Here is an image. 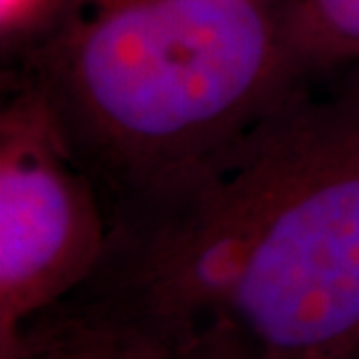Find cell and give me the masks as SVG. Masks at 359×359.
Segmentation results:
<instances>
[{
    "label": "cell",
    "instance_id": "5",
    "mask_svg": "<svg viewBox=\"0 0 359 359\" xmlns=\"http://www.w3.org/2000/svg\"><path fill=\"white\" fill-rule=\"evenodd\" d=\"M287 24L308 75L359 66V0H287Z\"/></svg>",
    "mask_w": 359,
    "mask_h": 359
},
{
    "label": "cell",
    "instance_id": "4",
    "mask_svg": "<svg viewBox=\"0 0 359 359\" xmlns=\"http://www.w3.org/2000/svg\"><path fill=\"white\" fill-rule=\"evenodd\" d=\"M10 359H215L175 350L96 320L75 308L56 306L21 332Z\"/></svg>",
    "mask_w": 359,
    "mask_h": 359
},
{
    "label": "cell",
    "instance_id": "2",
    "mask_svg": "<svg viewBox=\"0 0 359 359\" xmlns=\"http://www.w3.org/2000/svg\"><path fill=\"white\" fill-rule=\"evenodd\" d=\"M26 59L107 212L233 145L308 77L287 0H77Z\"/></svg>",
    "mask_w": 359,
    "mask_h": 359
},
{
    "label": "cell",
    "instance_id": "6",
    "mask_svg": "<svg viewBox=\"0 0 359 359\" xmlns=\"http://www.w3.org/2000/svg\"><path fill=\"white\" fill-rule=\"evenodd\" d=\"M77 0H0L3 54H31L59 28Z\"/></svg>",
    "mask_w": 359,
    "mask_h": 359
},
{
    "label": "cell",
    "instance_id": "3",
    "mask_svg": "<svg viewBox=\"0 0 359 359\" xmlns=\"http://www.w3.org/2000/svg\"><path fill=\"white\" fill-rule=\"evenodd\" d=\"M110 219L96 182L31 87L0 114V359L96 273Z\"/></svg>",
    "mask_w": 359,
    "mask_h": 359
},
{
    "label": "cell",
    "instance_id": "7",
    "mask_svg": "<svg viewBox=\"0 0 359 359\" xmlns=\"http://www.w3.org/2000/svg\"><path fill=\"white\" fill-rule=\"evenodd\" d=\"M346 359H359V353H355V355H350V357H346Z\"/></svg>",
    "mask_w": 359,
    "mask_h": 359
},
{
    "label": "cell",
    "instance_id": "1",
    "mask_svg": "<svg viewBox=\"0 0 359 359\" xmlns=\"http://www.w3.org/2000/svg\"><path fill=\"white\" fill-rule=\"evenodd\" d=\"M107 217L75 311L215 359L359 353V66Z\"/></svg>",
    "mask_w": 359,
    "mask_h": 359
}]
</instances>
